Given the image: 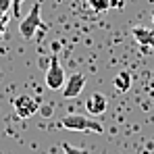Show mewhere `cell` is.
I'll use <instances>...</instances> for the list:
<instances>
[{"label":"cell","mask_w":154,"mask_h":154,"mask_svg":"<svg viewBox=\"0 0 154 154\" xmlns=\"http://www.w3.org/2000/svg\"><path fill=\"white\" fill-rule=\"evenodd\" d=\"M58 125L63 129H69V131H96V133H102L104 127L100 123H96L94 119L85 117V115H77V112H71V115H65Z\"/></svg>","instance_id":"6da1fadb"},{"label":"cell","mask_w":154,"mask_h":154,"mask_svg":"<svg viewBox=\"0 0 154 154\" xmlns=\"http://www.w3.org/2000/svg\"><path fill=\"white\" fill-rule=\"evenodd\" d=\"M13 106H15V115H17L19 119H29V117H33V115L40 110L42 102H40L38 98L29 96V94H21V96L15 98Z\"/></svg>","instance_id":"3957f363"},{"label":"cell","mask_w":154,"mask_h":154,"mask_svg":"<svg viewBox=\"0 0 154 154\" xmlns=\"http://www.w3.org/2000/svg\"><path fill=\"white\" fill-rule=\"evenodd\" d=\"M88 4H90V8L94 11V13H106L112 4H110V0H88Z\"/></svg>","instance_id":"9c48e42d"},{"label":"cell","mask_w":154,"mask_h":154,"mask_svg":"<svg viewBox=\"0 0 154 154\" xmlns=\"http://www.w3.org/2000/svg\"><path fill=\"white\" fill-rule=\"evenodd\" d=\"M152 23H154V13H152Z\"/></svg>","instance_id":"9a60e30c"},{"label":"cell","mask_w":154,"mask_h":154,"mask_svg":"<svg viewBox=\"0 0 154 154\" xmlns=\"http://www.w3.org/2000/svg\"><path fill=\"white\" fill-rule=\"evenodd\" d=\"M83 88H85V75L73 73V75L65 81V85H63V96L65 98H77Z\"/></svg>","instance_id":"8992f818"},{"label":"cell","mask_w":154,"mask_h":154,"mask_svg":"<svg viewBox=\"0 0 154 154\" xmlns=\"http://www.w3.org/2000/svg\"><path fill=\"white\" fill-rule=\"evenodd\" d=\"M133 40L137 42V46L144 52H154V31L148 27H133L131 29Z\"/></svg>","instance_id":"5b68a950"},{"label":"cell","mask_w":154,"mask_h":154,"mask_svg":"<svg viewBox=\"0 0 154 154\" xmlns=\"http://www.w3.org/2000/svg\"><path fill=\"white\" fill-rule=\"evenodd\" d=\"M40 2H35L33 6H31V11H29V15L21 19V23H19V33H21V38L23 40H31L33 35H35V31H38V27L42 25V19H40Z\"/></svg>","instance_id":"7a4b0ae2"},{"label":"cell","mask_w":154,"mask_h":154,"mask_svg":"<svg viewBox=\"0 0 154 154\" xmlns=\"http://www.w3.org/2000/svg\"><path fill=\"white\" fill-rule=\"evenodd\" d=\"M112 83H115V88L119 90V92H127L129 88H131V73L127 71H119L115 79H112Z\"/></svg>","instance_id":"ba28073f"},{"label":"cell","mask_w":154,"mask_h":154,"mask_svg":"<svg viewBox=\"0 0 154 154\" xmlns=\"http://www.w3.org/2000/svg\"><path fill=\"white\" fill-rule=\"evenodd\" d=\"M106 106H108V100H106V96L100 94V92L90 94L88 100H85V110H88L90 115H94V117L104 115V112H106Z\"/></svg>","instance_id":"52a82bcc"},{"label":"cell","mask_w":154,"mask_h":154,"mask_svg":"<svg viewBox=\"0 0 154 154\" xmlns=\"http://www.w3.org/2000/svg\"><path fill=\"white\" fill-rule=\"evenodd\" d=\"M11 11V0H0V19Z\"/></svg>","instance_id":"7c38bea8"},{"label":"cell","mask_w":154,"mask_h":154,"mask_svg":"<svg viewBox=\"0 0 154 154\" xmlns=\"http://www.w3.org/2000/svg\"><path fill=\"white\" fill-rule=\"evenodd\" d=\"M63 150H65V154H90L88 150H83V148H73L69 144H63Z\"/></svg>","instance_id":"30bf717a"},{"label":"cell","mask_w":154,"mask_h":154,"mask_svg":"<svg viewBox=\"0 0 154 154\" xmlns=\"http://www.w3.org/2000/svg\"><path fill=\"white\" fill-rule=\"evenodd\" d=\"M21 4H23V0H11V13H13L15 17L21 15Z\"/></svg>","instance_id":"8fae6325"},{"label":"cell","mask_w":154,"mask_h":154,"mask_svg":"<svg viewBox=\"0 0 154 154\" xmlns=\"http://www.w3.org/2000/svg\"><path fill=\"white\" fill-rule=\"evenodd\" d=\"M40 112H42L44 117H50L52 115V104H42V106H40Z\"/></svg>","instance_id":"4fadbf2b"},{"label":"cell","mask_w":154,"mask_h":154,"mask_svg":"<svg viewBox=\"0 0 154 154\" xmlns=\"http://www.w3.org/2000/svg\"><path fill=\"white\" fill-rule=\"evenodd\" d=\"M46 85L50 90H54V92L63 90V85H65V71H63V67L58 63V56H52L50 58L48 73H46Z\"/></svg>","instance_id":"277c9868"},{"label":"cell","mask_w":154,"mask_h":154,"mask_svg":"<svg viewBox=\"0 0 154 154\" xmlns=\"http://www.w3.org/2000/svg\"><path fill=\"white\" fill-rule=\"evenodd\" d=\"M2 29H4V27H0V38H2Z\"/></svg>","instance_id":"5bb4252c"}]
</instances>
